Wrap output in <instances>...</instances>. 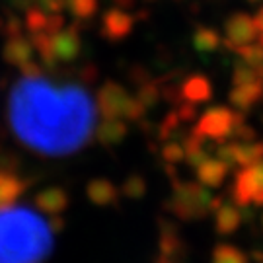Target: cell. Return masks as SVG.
Here are the masks:
<instances>
[{
    "label": "cell",
    "instance_id": "52a82bcc",
    "mask_svg": "<svg viewBox=\"0 0 263 263\" xmlns=\"http://www.w3.org/2000/svg\"><path fill=\"white\" fill-rule=\"evenodd\" d=\"M257 26L254 22V16L246 12H236L224 24V33H222V45L230 51H238L244 45H250L257 41Z\"/></svg>",
    "mask_w": 263,
    "mask_h": 263
},
{
    "label": "cell",
    "instance_id": "8d00e7d4",
    "mask_svg": "<svg viewBox=\"0 0 263 263\" xmlns=\"http://www.w3.org/2000/svg\"><path fill=\"white\" fill-rule=\"evenodd\" d=\"M0 31H4V20L0 18Z\"/></svg>",
    "mask_w": 263,
    "mask_h": 263
},
{
    "label": "cell",
    "instance_id": "ba28073f",
    "mask_svg": "<svg viewBox=\"0 0 263 263\" xmlns=\"http://www.w3.org/2000/svg\"><path fill=\"white\" fill-rule=\"evenodd\" d=\"M51 49L57 63H72L82 51V37L76 26L63 28L61 31L53 33L51 37Z\"/></svg>",
    "mask_w": 263,
    "mask_h": 263
},
{
    "label": "cell",
    "instance_id": "e0dca14e",
    "mask_svg": "<svg viewBox=\"0 0 263 263\" xmlns=\"http://www.w3.org/2000/svg\"><path fill=\"white\" fill-rule=\"evenodd\" d=\"M179 96H181L183 102H189V104H193V105L209 102L211 96H213L211 80L203 74H193L191 78H187V80L181 84Z\"/></svg>",
    "mask_w": 263,
    "mask_h": 263
},
{
    "label": "cell",
    "instance_id": "74e56055",
    "mask_svg": "<svg viewBox=\"0 0 263 263\" xmlns=\"http://www.w3.org/2000/svg\"><path fill=\"white\" fill-rule=\"evenodd\" d=\"M261 228H263V216H261Z\"/></svg>",
    "mask_w": 263,
    "mask_h": 263
},
{
    "label": "cell",
    "instance_id": "4316f807",
    "mask_svg": "<svg viewBox=\"0 0 263 263\" xmlns=\"http://www.w3.org/2000/svg\"><path fill=\"white\" fill-rule=\"evenodd\" d=\"M236 53H238L240 59H242L244 63H248V65L255 66V68H259V70L263 68V47L257 43V41L250 43V45H244V47H240Z\"/></svg>",
    "mask_w": 263,
    "mask_h": 263
},
{
    "label": "cell",
    "instance_id": "5bb4252c",
    "mask_svg": "<svg viewBox=\"0 0 263 263\" xmlns=\"http://www.w3.org/2000/svg\"><path fill=\"white\" fill-rule=\"evenodd\" d=\"M230 168L226 166L222 160H218L216 156H209L205 162H201L197 168H195V174H197V181L201 185H205L209 189H216L220 187L226 181V176H228Z\"/></svg>",
    "mask_w": 263,
    "mask_h": 263
},
{
    "label": "cell",
    "instance_id": "3957f363",
    "mask_svg": "<svg viewBox=\"0 0 263 263\" xmlns=\"http://www.w3.org/2000/svg\"><path fill=\"white\" fill-rule=\"evenodd\" d=\"M222 199L213 195V191L199 181H178L172 191L170 211L179 220H201L215 213Z\"/></svg>",
    "mask_w": 263,
    "mask_h": 263
},
{
    "label": "cell",
    "instance_id": "44dd1931",
    "mask_svg": "<svg viewBox=\"0 0 263 263\" xmlns=\"http://www.w3.org/2000/svg\"><path fill=\"white\" fill-rule=\"evenodd\" d=\"M211 263H250L248 255L232 244H218L213 250Z\"/></svg>",
    "mask_w": 263,
    "mask_h": 263
},
{
    "label": "cell",
    "instance_id": "6da1fadb",
    "mask_svg": "<svg viewBox=\"0 0 263 263\" xmlns=\"http://www.w3.org/2000/svg\"><path fill=\"white\" fill-rule=\"evenodd\" d=\"M98 107L78 84H55L43 72L20 78L10 92L8 123L26 148L66 156L88 144Z\"/></svg>",
    "mask_w": 263,
    "mask_h": 263
},
{
    "label": "cell",
    "instance_id": "d590c367",
    "mask_svg": "<svg viewBox=\"0 0 263 263\" xmlns=\"http://www.w3.org/2000/svg\"><path fill=\"white\" fill-rule=\"evenodd\" d=\"M246 2H250V4H259V2H263V0H246Z\"/></svg>",
    "mask_w": 263,
    "mask_h": 263
},
{
    "label": "cell",
    "instance_id": "9a60e30c",
    "mask_svg": "<svg viewBox=\"0 0 263 263\" xmlns=\"http://www.w3.org/2000/svg\"><path fill=\"white\" fill-rule=\"evenodd\" d=\"M33 53L35 49L31 45V41L26 39L24 35H14V37H8L4 47H2V59L12 66H22L33 61Z\"/></svg>",
    "mask_w": 263,
    "mask_h": 263
},
{
    "label": "cell",
    "instance_id": "83f0119b",
    "mask_svg": "<svg viewBox=\"0 0 263 263\" xmlns=\"http://www.w3.org/2000/svg\"><path fill=\"white\" fill-rule=\"evenodd\" d=\"M160 156L166 164H179L185 160V148H183V142L179 141H166V144L162 146Z\"/></svg>",
    "mask_w": 263,
    "mask_h": 263
},
{
    "label": "cell",
    "instance_id": "4fadbf2b",
    "mask_svg": "<svg viewBox=\"0 0 263 263\" xmlns=\"http://www.w3.org/2000/svg\"><path fill=\"white\" fill-rule=\"evenodd\" d=\"M94 135L102 146H119L129 135V125L125 123V119L104 117L96 125Z\"/></svg>",
    "mask_w": 263,
    "mask_h": 263
},
{
    "label": "cell",
    "instance_id": "1f68e13d",
    "mask_svg": "<svg viewBox=\"0 0 263 263\" xmlns=\"http://www.w3.org/2000/svg\"><path fill=\"white\" fill-rule=\"evenodd\" d=\"M254 22H255V26H257V31H259V33H263V6L255 12ZM259 33H257V35H259Z\"/></svg>",
    "mask_w": 263,
    "mask_h": 263
},
{
    "label": "cell",
    "instance_id": "8fae6325",
    "mask_svg": "<svg viewBox=\"0 0 263 263\" xmlns=\"http://www.w3.org/2000/svg\"><path fill=\"white\" fill-rule=\"evenodd\" d=\"M263 98V80H255L250 84H238L232 86L230 94H228V102L236 111H248L252 109L257 102H261Z\"/></svg>",
    "mask_w": 263,
    "mask_h": 263
},
{
    "label": "cell",
    "instance_id": "ffe728a7",
    "mask_svg": "<svg viewBox=\"0 0 263 263\" xmlns=\"http://www.w3.org/2000/svg\"><path fill=\"white\" fill-rule=\"evenodd\" d=\"M220 45H222V37H220V33L216 29L205 28V26L195 29V33H193V47H195V51H199V53H213Z\"/></svg>",
    "mask_w": 263,
    "mask_h": 263
},
{
    "label": "cell",
    "instance_id": "836d02e7",
    "mask_svg": "<svg viewBox=\"0 0 263 263\" xmlns=\"http://www.w3.org/2000/svg\"><path fill=\"white\" fill-rule=\"evenodd\" d=\"M154 263H179L178 259H172V257H164V255H158V259Z\"/></svg>",
    "mask_w": 263,
    "mask_h": 263
},
{
    "label": "cell",
    "instance_id": "603a6c76",
    "mask_svg": "<svg viewBox=\"0 0 263 263\" xmlns=\"http://www.w3.org/2000/svg\"><path fill=\"white\" fill-rule=\"evenodd\" d=\"M135 98H137V102H139V104L148 111V109H152V107L160 102V98H162V90H160V86L156 84V82L146 80V82L139 84Z\"/></svg>",
    "mask_w": 263,
    "mask_h": 263
},
{
    "label": "cell",
    "instance_id": "8992f818",
    "mask_svg": "<svg viewBox=\"0 0 263 263\" xmlns=\"http://www.w3.org/2000/svg\"><path fill=\"white\" fill-rule=\"evenodd\" d=\"M232 197L240 207H263V158L240 168L232 183Z\"/></svg>",
    "mask_w": 263,
    "mask_h": 263
},
{
    "label": "cell",
    "instance_id": "f546056e",
    "mask_svg": "<svg viewBox=\"0 0 263 263\" xmlns=\"http://www.w3.org/2000/svg\"><path fill=\"white\" fill-rule=\"evenodd\" d=\"M37 6L47 14H61L66 8V0H37Z\"/></svg>",
    "mask_w": 263,
    "mask_h": 263
},
{
    "label": "cell",
    "instance_id": "5b68a950",
    "mask_svg": "<svg viewBox=\"0 0 263 263\" xmlns=\"http://www.w3.org/2000/svg\"><path fill=\"white\" fill-rule=\"evenodd\" d=\"M246 117L242 111H236L232 107L215 105L203 113L197 119V125L191 133H195L207 142H222L232 137L236 125L242 123Z\"/></svg>",
    "mask_w": 263,
    "mask_h": 263
},
{
    "label": "cell",
    "instance_id": "4dcf8cb0",
    "mask_svg": "<svg viewBox=\"0 0 263 263\" xmlns=\"http://www.w3.org/2000/svg\"><path fill=\"white\" fill-rule=\"evenodd\" d=\"M22 20L16 18V16H10L8 20H4V35L6 37H14V35H22Z\"/></svg>",
    "mask_w": 263,
    "mask_h": 263
},
{
    "label": "cell",
    "instance_id": "484cf974",
    "mask_svg": "<svg viewBox=\"0 0 263 263\" xmlns=\"http://www.w3.org/2000/svg\"><path fill=\"white\" fill-rule=\"evenodd\" d=\"M66 8L76 20H90L96 16L100 4L98 0H66Z\"/></svg>",
    "mask_w": 263,
    "mask_h": 263
},
{
    "label": "cell",
    "instance_id": "f1b7e54d",
    "mask_svg": "<svg viewBox=\"0 0 263 263\" xmlns=\"http://www.w3.org/2000/svg\"><path fill=\"white\" fill-rule=\"evenodd\" d=\"M174 113L178 115V119L181 123H191L197 119V107L193 104H189V102H181Z\"/></svg>",
    "mask_w": 263,
    "mask_h": 263
},
{
    "label": "cell",
    "instance_id": "2e32d148",
    "mask_svg": "<svg viewBox=\"0 0 263 263\" xmlns=\"http://www.w3.org/2000/svg\"><path fill=\"white\" fill-rule=\"evenodd\" d=\"M70 197L63 187H45L35 195V207L47 215H61L68 209Z\"/></svg>",
    "mask_w": 263,
    "mask_h": 263
},
{
    "label": "cell",
    "instance_id": "277c9868",
    "mask_svg": "<svg viewBox=\"0 0 263 263\" xmlns=\"http://www.w3.org/2000/svg\"><path fill=\"white\" fill-rule=\"evenodd\" d=\"M96 107L102 117L125 119V121H139L146 113V109L137 102V98L125 90V86L111 80L100 88Z\"/></svg>",
    "mask_w": 263,
    "mask_h": 263
},
{
    "label": "cell",
    "instance_id": "d4e9b609",
    "mask_svg": "<svg viewBox=\"0 0 263 263\" xmlns=\"http://www.w3.org/2000/svg\"><path fill=\"white\" fill-rule=\"evenodd\" d=\"M49 14L39 6H29L26 10V18H24V26L29 33H37V31H45L47 29Z\"/></svg>",
    "mask_w": 263,
    "mask_h": 263
},
{
    "label": "cell",
    "instance_id": "d6a6232c",
    "mask_svg": "<svg viewBox=\"0 0 263 263\" xmlns=\"http://www.w3.org/2000/svg\"><path fill=\"white\" fill-rule=\"evenodd\" d=\"M115 4H117V8L127 10V8H135L137 6V0H115Z\"/></svg>",
    "mask_w": 263,
    "mask_h": 263
},
{
    "label": "cell",
    "instance_id": "d6986e66",
    "mask_svg": "<svg viewBox=\"0 0 263 263\" xmlns=\"http://www.w3.org/2000/svg\"><path fill=\"white\" fill-rule=\"evenodd\" d=\"M26 191V181L16 176V172L0 170V207L14 205V201Z\"/></svg>",
    "mask_w": 263,
    "mask_h": 263
},
{
    "label": "cell",
    "instance_id": "f35d334b",
    "mask_svg": "<svg viewBox=\"0 0 263 263\" xmlns=\"http://www.w3.org/2000/svg\"><path fill=\"white\" fill-rule=\"evenodd\" d=\"M148 2H154V0H148Z\"/></svg>",
    "mask_w": 263,
    "mask_h": 263
},
{
    "label": "cell",
    "instance_id": "7402d4cb",
    "mask_svg": "<svg viewBox=\"0 0 263 263\" xmlns=\"http://www.w3.org/2000/svg\"><path fill=\"white\" fill-rule=\"evenodd\" d=\"M146 179L139 176V174H133L129 178L125 179L119 187V193H121L125 199H131V201H141L144 195H146Z\"/></svg>",
    "mask_w": 263,
    "mask_h": 263
},
{
    "label": "cell",
    "instance_id": "cb8c5ba5",
    "mask_svg": "<svg viewBox=\"0 0 263 263\" xmlns=\"http://www.w3.org/2000/svg\"><path fill=\"white\" fill-rule=\"evenodd\" d=\"M255 80H263L261 70L252 65H248V63H244L240 59L234 65V68H232V86L250 84V82H255Z\"/></svg>",
    "mask_w": 263,
    "mask_h": 263
},
{
    "label": "cell",
    "instance_id": "7c38bea8",
    "mask_svg": "<svg viewBox=\"0 0 263 263\" xmlns=\"http://www.w3.org/2000/svg\"><path fill=\"white\" fill-rule=\"evenodd\" d=\"M215 215V230L220 236H230L244 222V215H242V207L238 203H226L220 201V205L216 207Z\"/></svg>",
    "mask_w": 263,
    "mask_h": 263
},
{
    "label": "cell",
    "instance_id": "e575fe53",
    "mask_svg": "<svg viewBox=\"0 0 263 263\" xmlns=\"http://www.w3.org/2000/svg\"><path fill=\"white\" fill-rule=\"evenodd\" d=\"M257 43L263 47V33H259V35H257Z\"/></svg>",
    "mask_w": 263,
    "mask_h": 263
},
{
    "label": "cell",
    "instance_id": "7a4b0ae2",
    "mask_svg": "<svg viewBox=\"0 0 263 263\" xmlns=\"http://www.w3.org/2000/svg\"><path fill=\"white\" fill-rule=\"evenodd\" d=\"M49 220L28 207H0V263H41L53 250Z\"/></svg>",
    "mask_w": 263,
    "mask_h": 263
},
{
    "label": "cell",
    "instance_id": "30bf717a",
    "mask_svg": "<svg viewBox=\"0 0 263 263\" xmlns=\"http://www.w3.org/2000/svg\"><path fill=\"white\" fill-rule=\"evenodd\" d=\"M86 197L96 207H113L119 203V187L113 185V181L107 178H94L86 185Z\"/></svg>",
    "mask_w": 263,
    "mask_h": 263
},
{
    "label": "cell",
    "instance_id": "9c48e42d",
    "mask_svg": "<svg viewBox=\"0 0 263 263\" xmlns=\"http://www.w3.org/2000/svg\"><path fill=\"white\" fill-rule=\"evenodd\" d=\"M135 28V18L127 10L121 8H111L107 10L102 16V35L109 41H121L125 39Z\"/></svg>",
    "mask_w": 263,
    "mask_h": 263
},
{
    "label": "cell",
    "instance_id": "ac0fdd59",
    "mask_svg": "<svg viewBox=\"0 0 263 263\" xmlns=\"http://www.w3.org/2000/svg\"><path fill=\"white\" fill-rule=\"evenodd\" d=\"M234 166H250L263 158V141H232Z\"/></svg>",
    "mask_w": 263,
    "mask_h": 263
}]
</instances>
